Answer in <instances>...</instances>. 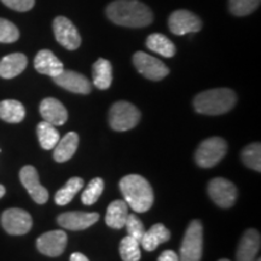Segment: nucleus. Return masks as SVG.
<instances>
[{"instance_id":"obj_1","label":"nucleus","mask_w":261,"mask_h":261,"mask_svg":"<svg viewBox=\"0 0 261 261\" xmlns=\"http://www.w3.org/2000/svg\"><path fill=\"white\" fill-rule=\"evenodd\" d=\"M107 15L115 24L128 28H142L152 23L151 10L138 0H115L108 5Z\"/></svg>"},{"instance_id":"obj_2","label":"nucleus","mask_w":261,"mask_h":261,"mask_svg":"<svg viewBox=\"0 0 261 261\" xmlns=\"http://www.w3.org/2000/svg\"><path fill=\"white\" fill-rule=\"evenodd\" d=\"M125 202L137 213H145L154 203V191L144 177L138 174H128L120 181Z\"/></svg>"},{"instance_id":"obj_3","label":"nucleus","mask_w":261,"mask_h":261,"mask_svg":"<svg viewBox=\"0 0 261 261\" xmlns=\"http://www.w3.org/2000/svg\"><path fill=\"white\" fill-rule=\"evenodd\" d=\"M237 102L236 93L230 89H213L195 97V110L204 115H221L230 112Z\"/></svg>"},{"instance_id":"obj_4","label":"nucleus","mask_w":261,"mask_h":261,"mask_svg":"<svg viewBox=\"0 0 261 261\" xmlns=\"http://www.w3.org/2000/svg\"><path fill=\"white\" fill-rule=\"evenodd\" d=\"M203 252V226L201 221L192 220L182 238L179 261H201Z\"/></svg>"},{"instance_id":"obj_5","label":"nucleus","mask_w":261,"mask_h":261,"mask_svg":"<svg viewBox=\"0 0 261 261\" xmlns=\"http://www.w3.org/2000/svg\"><path fill=\"white\" fill-rule=\"evenodd\" d=\"M227 152V143L220 137L203 140L196 150V163L202 168H212L218 165Z\"/></svg>"},{"instance_id":"obj_6","label":"nucleus","mask_w":261,"mask_h":261,"mask_svg":"<svg viewBox=\"0 0 261 261\" xmlns=\"http://www.w3.org/2000/svg\"><path fill=\"white\" fill-rule=\"evenodd\" d=\"M140 112L136 106L125 100L113 104L109 110V125L119 132L132 129L138 125Z\"/></svg>"},{"instance_id":"obj_7","label":"nucleus","mask_w":261,"mask_h":261,"mask_svg":"<svg viewBox=\"0 0 261 261\" xmlns=\"http://www.w3.org/2000/svg\"><path fill=\"white\" fill-rule=\"evenodd\" d=\"M133 64L143 76L152 81L162 80L169 74V69L163 62L142 51L135 54Z\"/></svg>"},{"instance_id":"obj_8","label":"nucleus","mask_w":261,"mask_h":261,"mask_svg":"<svg viewBox=\"0 0 261 261\" xmlns=\"http://www.w3.org/2000/svg\"><path fill=\"white\" fill-rule=\"evenodd\" d=\"M237 188L224 178H214L208 184V195L220 208H231L237 200Z\"/></svg>"},{"instance_id":"obj_9","label":"nucleus","mask_w":261,"mask_h":261,"mask_svg":"<svg viewBox=\"0 0 261 261\" xmlns=\"http://www.w3.org/2000/svg\"><path fill=\"white\" fill-rule=\"evenodd\" d=\"M2 225L10 234H25L32 228L33 220L28 212L19 208H10L2 214Z\"/></svg>"},{"instance_id":"obj_10","label":"nucleus","mask_w":261,"mask_h":261,"mask_svg":"<svg viewBox=\"0 0 261 261\" xmlns=\"http://www.w3.org/2000/svg\"><path fill=\"white\" fill-rule=\"evenodd\" d=\"M168 27L175 35H185L189 33L200 32L202 22L198 16L189 10H177L168 18Z\"/></svg>"},{"instance_id":"obj_11","label":"nucleus","mask_w":261,"mask_h":261,"mask_svg":"<svg viewBox=\"0 0 261 261\" xmlns=\"http://www.w3.org/2000/svg\"><path fill=\"white\" fill-rule=\"evenodd\" d=\"M54 33L56 40L67 50H76L81 45V37L70 19L63 16H58L54 21Z\"/></svg>"},{"instance_id":"obj_12","label":"nucleus","mask_w":261,"mask_h":261,"mask_svg":"<svg viewBox=\"0 0 261 261\" xmlns=\"http://www.w3.org/2000/svg\"><path fill=\"white\" fill-rule=\"evenodd\" d=\"M67 233L62 230H54L42 233L37 241V248L41 254L56 257L63 254L67 247Z\"/></svg>"},{"instance_id":"obj_13","label":"nucleus","mask_w":261,"mask_h":261,"mask_svg":"<svg viewBox=\"0 0 261 261\" xmlns=\"http://www.w3.org/2000/svg\"><path fill=\"white\" fill-rule=\"evenodd\" d=\"M19 179L34 202H37L38 204L46 203L48 200V191L39 181L37 169L33 166H24L19 172Z\"/></svg>"},{"instance_id":"obj_14","label":"nucleus","mask_w":261,"mask_h":261,"mask_svg":"<svg viewBox=\"0 0 261 261\" xmlns=\"http://www.w3.org/2000/svg\"><path fill=\"white\" fill-rule=\"evenodd\" d=\"M52 79L62 89L70 91L73 93L89 94L92 90L90 80L85 75L73 70H63L60 75L52 77Z\"/></svg>"},{"instance_id":"obj_15","label":"nucleus","mask_w":261,"mask_h":261,"mask_svg":"<svg viewBox=\"0 0 261 261\" xmlns=\"http://www.w3.org/2000/svg\"><path fill=\"white\" fill-rule=\"evenodd\" d=\"M99 220V214L87 213V212H67V213L60 214L57 218L58 224L62 227L71 231H80L89 228Z\"/></svg>"},{"instance_id":"obj_16","label":"nucleus","mask_w":261,"mask_h":261,"mask_svg":"<svg viewBox=\"0 0 261 261\" xmlns=\"http://www.w3.org/2000/svg\"><path fill=\"white\" fill-rule=\"evenodd\" d=\"M260 233L259 231L249 228L243 233L238 244L236 260L237 261H255L256 254L260 250Z\"/></svg>"},{"instance_id":"obj_17","label":"nucleus","mask_w":261,"mask_h":261,"mask_svg":"<svg viewBox=\"0 0 261 261\" xmlns=\"http://www.w3.org/2000/svg\"><path fill=\"white\" fill-rule=\"evenodd\" d=\"M40 114L44 121L54 126H62L67 122L68 112L56 98H45L40 104Z\"/></svg>"},{"instance_id":"obj_18","label":"nucleus","mask_w":261,"mask_h":261,"mask_svg":"<svg viewBox=\"0 0 261 261\" xmlns=\"http://www.w3.org/2000/svg\"><path fill=\"white\" fill-rule=\"evenodd\" d=\"M34 67L40 74L55 77L64 70L63 63L50 50H41L34 58Z\"/></svg>"},{"instance_id":"obj_19","label":"nucleus","mask_w":261,"mask_h":261,"mask_svg":"<svg viewBox=\"0 0 261 261\" xmlns=\"http://www.w3.org/2000/svg\"><path fill=\"white\" fill-rule=\"evenodd\" d=\"M28 60L23 54H11L0 61V76L3 79H12L25 69Z\"/></svg>"},{"instance_id":"obj_20","label":"nucleus","mask_w":261,"mask_h":261,"mask_svg":"<svg viewBox=\"0 0 261 261\" xmlns=\"http://www.w3.org/2000/svg\"><path fill=\"white\" fill-rule=\"evenodd\" d=\"M169 238H171V232L168 228L163 224H155L154 226L150 227V230L145 231L139 243L146 252H152L160 244L169 241Z\"/></svg>"},{"instance_id":"obj_21","label":"nucleus","mask_w":261,"mask_h":261,"mask_svg":"<svg viewBox=\"0 0 261 261\" xmlns=\"http://www.w3.org/2000/svg\"><path fill=\"white\" fill-rule=\"evenodd\" d=\"M79 146V136L75 132L67 133L63 138H60L54 148V159L57 162H65L73 158Z\"/></svg>"},{"instance_id":"obj_22","label":"nucleus","mask_w":261,"mask_h":261,"mask_svg":"<svg viewBox=\"0 0 261 261\" xmlns=\"http://www.w3.org/2000/svg\"><path fill=\"white\" fill-rule=\"evenodd\" d=\"M128 217V205L125 201L116 200L108 205L106 214V223L112 228L125 227Z\"/></svg>"},{"instance_id":"obj_23","label":"nucleus","mask_w":261,"mask_h":261,"mask_svg":"<svg viewBox=\"0 0 261 261\" xmlns=\"http://www.w3.org/2000/svg\"><path fill=\"white\" fill-rule=\"evenodd\" d=\"M93 84L97 89L108 90L113 81V68L106 58H99L92 67Z\"/></svg>"},{"instance_id":"obj_24","label":"nucleus","mask_w":261,"mask_h":261,"mask_svg":"<svg viewBox=\"0 0 261 261\" xmlns=\"http://www.w3.org/2000/svg\"><path fill=\"white\" fill-rule=\"evenodd\" d=\"M25 109L23 104L15 99H5L0 102V119L10 123H18L24 119Z\"/></svg>"},{"instance_id":"obj_25","label":"nucleus","mask_w":261,"mask_h":261,"mask_svg":"<svg viewBox=\"0 0 261 261\" xmlns=\"http://www.w3.org/2000/svg\"><path fill=\"white\" fill-rule=\"evenodd\" d=\"M146 46L151 51L159 54L162 57H173L175 55V48L174 44L166 37V35L160 34V33H154V34L149 35L146 39Z\"/></svg>"},{"instance_id":"obj_26","label":"nucleus","mask_w":261,"mask_h":261,"mask_svg":"<svg viewBox=\"0 0 261 261\" xmlns=\"http://www.w3.org/2000/svg\"><path fill=\"white\" fill-rule=\"evenodd\" d=\"M55 127L56 126L51 125V123H48L46 121H42L38 125L37 133H38L39 143H40L42 149L45 150L54 149L58 143V140H60L61 138L60 132H58Z\"/></svg>"},{"instance_id":"obj_27","label":"nucleus","mask_w":261,"mask_h":261,"mask_svg":"<svg viewBox=\"0 0 261 261\" xmlns=\"http://www.w3.org/2000/svg\"><path fill=\"white\" fill-rule=\"evenodd\" d=\"M84 187V180L79 177H73L67 181L63 188L60 189L55 195V202L58 205H65L73 201L75 195Z\"/></svg>"},{"instance_id":"obj_28","label":"nucleus","mask_w":261,"mask_h":261,"mask_svg":"<svg viewBox=\"0 0 261 261\" xmlns=\"http://www.w3.org/2000/svg\"><path fill=\"white\" fill-rule=\"evenodd\" d=\"M120 255L123 261H139L142 257L140 243L130 236L122 238L120 242Z\"/></svg>"},{"instance_id":"obj_29","label":"nucleus","mask_w":261,"mask_h":261,"mask_svg":"<svg viewBox=\"0 0 261 261\" xmlns=\"http://www.w3.org/2000/svg\"><path fill=\"white\" fill-rule=\"evenodd\" d=\"M242 161L248 168H252L254 171H261V145L260 143H253L247 145L242 150L241 154Z\"/></svg>"},{"instance_id":"obj_30","label":"nucleus","mask_w":261,"mask_h":261,"mask_svg":"<svg viewBox=\"0 0 261 261\" xmlns=\"http://www.w3.org/2000/svg\"><path fill=\"white\" fill-rule=\"evenodd\" d=\"M104 190V181L102 178H94L89 182L81 195V202L85 205H92L98 201Z\"/></svg>"},{"instance_id":"obj_31","label":"nucleus","mask_w":261,"mask_h":261,"mask_svg":"<svg viewBox=\"0 0 261 261\" xmlns=\"http://www.w3.org/2000/svg\"><path fill=\"white\" fill-rule=\"evenodd\" d=\"M261 0H228V9L234 16H247L259 8Z\"/></svg>"},{"instance_id":"obj_32","label":"nucleus","mask_w":261,"mask_h":261,"mask_svg":"<svg viewBox=\"0 0 261 261\" xmlns=\"http://www.w3.org/2000/svg\"><path fill=\"white\" fill-rule=\"evenodd\" d=\"M19 38V32L12 22L5 18H0V42L11 44L17 41Z\"/></svg>"},{"instance_id":"obj_33","label":"nucleus","mask_w":261,"mask_h":261,"mask_svg":"<svg viewBox=\"0 0 261 261\" xmlns=\"http://www.w3.org/2000/svg\"><path fill=\"white\" fill-rule=\"evenodd\" d=\"M125 227L127 228L128 236L136 238L138 242H140L143 234L145 232V228H144V225H143V223L140 221V219L136 214H128Z\"/></svg>"},{"instance_id":"obj_34","label":"nucleus","mask_w":261,"mask_h":261,"mask_svg":"<svg viewBox=\"0 0 261 261\" xmlns=\"http://www.w3.org/2000/svg\"><path fill=\"white\" fill-rule=\"evenodd\" d=\"M2 2L8 8L21 12L29 11L35 4V0H2Z\"/></svg>"},{"instance_id":"obj_35","label":"nucleus","mask_w":261,"mask_h":261,"mask_svg":"<svg viewBox=\"0 0 261 261\" xmlns=\"http://www.w3.org/2000/svg\"><path fill=\"white\" fill-rule=\"evenodd\" d=\"M158 261H179L178 254L173 250H165L161 255L159 256Z\"/></svg>"},{"instance_id":"obj_36","label":"nucleus","mask_w":261,"mask_h":261,"mask_svg":"<svg viewBox=\"0 0 261 261\" xmlns=\"http://www.w3.org/2000/svg\"><path fill=\"white\" fill-rule=\"evenodd\" d=\"M70 261H90L87 259L86 256L84 255V254L81 253H74L70 255Z\"/></svg>"},{"instance_id":"obj_37","label":"nucleus","mask_w":261,"mask_h":261,"mask_svg":"<svg viewBox=\"0 0 261 261\" xmlns=\"http://www.w3.org/2000/svg\"><path fill=\"white\" fill-rule=\"evenodd\" d=\"M4 195H5V188L0 184V198H2Z\"/></svg>"},{"instance_id":"obj_38","label":"nucleus","mask_w":261,"mask_h":261,"mask_svg":"<svg viewBox=\"0 0 261 261\" xmlns=\"http://www.w3.org/2000/svg\"><path fill=\"white\" fill-rule=\"evenodd\" d=\"M219 261H230V260H227V259H221V260H219Z\"/></svg>"},{"instance_id":"obj_39","label":"nucleus","mask_w":261,"mask_h":261,"mask_svg":"<svg viewBox=\"0 0 261 261\" xmlns=\"http://www.w3.org/2000/svg\"><path fill=\"white\" fill-rule=\"evenodd\" d=\"M257 261H261V260H260V259H257Z\"/></svg>"}]
</instances>
